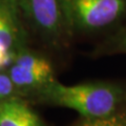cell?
Listing matches in <instances>:
<instances>
[{
    "label": "cell",
    "mask_w": 126,
    "mask_h": 126,
    "mask_svg": "<svg viewBox=\"0 0 126 126\" xmlns=\"http://www.w3.org/2000/svg\"><path fill=\"white\" fill-rule=\"evenodd\" d=\"M27 97L40 104L73 109L82 118L126 112V85L111 81L65 85L54 80Z\"/></svg>",
    "instance_id": "1"
},
{
    "label": "cell",
    "mask_w": 126,
    "mask_h": 126,
    "mask_svg": "<svg viewBox=\"0 0 126 126\" xmlns=\"http://www.w3.org/2000/svg\"><path fill=\"white\" fill-rule=\"evenodd\" d=\"M16 93L18 94L10 76L3 70L2 73H0V101L15 96Z\"/></svg>",
    "instance_id": "9"
},
{
    "label": "cell",
    "mask_w": 126,
    "mask_h": 126,
    "mask_svg": "<svg viewBox=\"0 0 126 126\" xmlns=\"http://www.w3.org/2000/svg\"><path fill=\"white\" fill-rule=\"evenodd\" d=\"M74 126H126V112L116 113L104 118L80 117Z\"/></svg>",
    "instance_id": "8"
},
{
    "label": "cell",
    "mask_w": 126,
    "mask_h": 126,
    "mask_svg": "<svg viewBox=\"0 0 126 126\" xmlns=\"http://www.w3.org/2000/svg\"><path fill=\"white\" fill-rule=\"evenodd\" d=\"M102 55L126 54V26L116 32L106 40L101 47Z\"/></svg>",
    "instance_id": "7"
},
{
    "label": "cell",
    "mask_w": 126,
    "mask_h": 126,
    "mask_svg": "<svg viewBox=\"0 0 126 126\" xmlns=\"http://www.w3.org/2000/svg\"><path fill=\"white\" fill-rule=\"evenodd\" d=\"M18 0H0V67L6 68L24 49L26 34L19 15Z\"/></svg>",
    "instance_id": "4"
},
{
    "label": "cell",
    "mask_w": 126,
    "mask_h": 126,
    "mask_svg": "<svg viewBox=\"0 0 126 126\" xmlns=\"http://www.w3.org/2000/svg\"><path fill=\"white\" fill-rule=\"evenodd\" d=\"M12 82L19 94L30 96L54 80L55 69L48 59L25 48L17 54L7 70Z\"/></svg>",
    "instance_id": "3"
},
{
    "label": "cell",
    "mask_w": 126,
    "mask_h": 126,
    "mask_svg": "<svg viewBox=\"0 0 126 126\" xmlns=\"http://www.w3.org/2000/svg\"><path fill=\"white\" fill-rule=\"evenodd\" d=\"M18 2L41 33L50 39L61 37L67 23L60 0H18Z\"/></svg>",
    "instance_id": "5"
},
{
    "label": "cell",
    "mask_w": 126,
    "mask_h": 126,
    "mask_svg": "<svg viewBox=\"0 0 126 126\" xmlns=\"http://www.w3.org/2000/svg\"><path fill=\"white\" fill-rule=\"evenodd\" d=\"M33 112V108L18 96L1 100L0 126H25Z\"/></svg>",
    "instance_id": "6"
},
{
    "label": "cell",
    "mask_w": 126,
    "mask_h": 126,
    "mask_svg": "<svg viewBox=\"0 0 126 126\" xmlns=\"http://www.w3.org/2000/svg\"><path fill=\"white\" fill-rule=\"evenodd\" d=\"M68 26L96 32L115 24L126 13V0H62Z\"/></svg>",
    "instance_id": "2"
}]
</instances>
